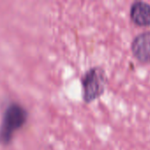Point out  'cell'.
I'll return each mask as SVG.
<instances>
[{
  "label": "cell",
  "mask_w": 150,
  "mask_h": 150,
  "mask_svg": "<svg viewBox=\"0 0 150 150\" xmlns=\"http://www.w3.org/2000/svg\"><path fill=\"white\" fill-rule=\"evenodd\" d=\"M130 49L133 56L141 63H150V30L143 31L134 36Z\"/></svg>",
  "instance_id": "obj_3"
},
{
  "label": "cell",
  "mask_w": 150,
  "mask_h": 150,
  "mask_svg": "<svg viewBox=\"0 0 150 150\" xmlns=\"http://www.w3.org/2000/svg\"><path fill=\"white\" fill-rule=\"evenodd\" d=\"M129 18L137 26H150V4L143 0H136L129 8Z\"/></svg>",
  "instance_id": "obj_4"
},
{
  "label": "cell",
  "mask_w": 150,
  "mask_h": 150,
  "mask_svg": "<svg viewBox=\"0 0 150 150\" xmlns=\"http://www.w3.org/2000/svg\"><path fill=\"white\" fill-rule=\"evenodd\" d=\"M27 120L26 111L18 104H10L3 115V120L0 125V143L9 144L14 134L19 130Z\"/></svg>",
  "instance_id": "obj_2"
},
{
  "label": "cell",
  "mask_w": 150,
  "mask_h": 150,
  "mask_svg": "<svg viewBox=\"0 0 150 150\" xmlns=\"http://www.w3.org/2000/svg\"><path fill=\"white\" fill-rule=\"evenodd\" d=\"M81 82L83 101L90 104L104 95L107 87L108 77L103 67L95 66L84 73Z\"/></svg>",
  "instance_id": "obj_1"
}]
</instances>
